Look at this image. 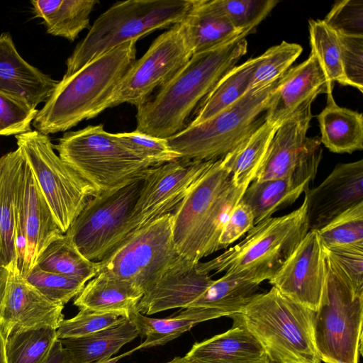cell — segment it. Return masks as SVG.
Wrapping results in <instances>:
<instances>
[{
    "label": "cell",
    "instance_id": "8d00e7d4",
    "mask_svg": "<svg viewBox=\"0 0 363 363\" xmlns=\"http://www.w3.org/2000/svg\"><path fill=\"white\" fill-rule=\"evenodd\" d=\"M311 53L317 59L332 94L334 82L347 86L344 76L337 35L323 20H309Z\"/></svg>",
    "mask_w": 363,
    "mask_h": 363
},
{
    "label": "cell",
    "instance_id": "5b68a950",
    "mask_svg": "<svg viewBox=\"0 0 363 363\" xmlns=\"http://www.w3.org/2000/svg\"><path fill=\"white\" fill-rule=\"evenodd\" d=\"M307 203L292 212L255 225L245 238L218 257L199 262L198 272H245L258 283L270 280L308 232Z\"/></svg>",
    "mask_w": 363,
    "mask_h": 363
},
{
    "label": "cell",
    "instance_id": "484cf974",
    "mask_svg": "<svg viewBox=\"0 0 363 363\" xmlns=\"http://www.w3.org/2000/svg\"><path fill=\"white\" fill-rule=\"evenodd\" d=\"M181 23L193 55L215 48L245 32L253 31L235 28L209 0H194Z\"/></svg>",
    "mask_w": 363,
    "mask_h": 363
},
{
    "label": "cell",
    "instance_id": "4316f807",
    "mask_svg": "<svg viewBox=\"0 0 363 363\" xmlns=\"http://www.w3.org/2000/svg\"><path fill=\"white\" fill-rule=\"evenodd\" d=\"M321 144L335 153H352L363 149V116L351 109L339 106L333 94L317 117Z\"/></svg>",
    "mask_w": 363,
    "mask_h": 363
},
{
    "label": "cell",
    "instance_id": "44dd1931",
    "mask_svg": "<svg viewBox=\"0 0 363 363\" xmlns=\"http://www.w3.org/2000/svg\"><path fill=\"white\" fill-rule=\"evenodd\" d=\"M181 257L143 294L137 311L152 315L177 308H189L212 284L210 274L198 272L196 265Z\"/></svg>",
    "mask_w": 363,
    "mask_h": 363
},
{
    "label": "cell",
    "instance_id": "d590c367",
    "mask_svg": "<svg viewBox=\"0 0 363 363\" xmlns=\"http://www.w3.org/2000/svg\"><path fill=\"white\" fill-rule=\"evenodd\" d=\"M277 128L265 121L223 158L235 184H250L255 179Z\"/></svg>",
    "mask_w": 363,
    "mask_h": 363
},
{
    "label": "cell",
    "instance_id": "5bb4252c",
    "mask_svg": "<svg viewBox=\"0 0 363 363\" xmlns=\"http://www.w3.org/2000/svg\"><path fill=\"white\" fill-rule=\"evenodd\" d=\"M214 162L177 159L148 169L135 206L133 232L172 213Z\"/></svg>",
    "mask_w": 363,
    "mask_h": 363
},
{
    "label": "cell",
    "instance_id": "816d5d0a",
    "mask_svg": "<svg viewBox=\"0 0 363 363\" xmlns=\"http://www.w3.org/2000/svg\"><path fill=\"white\" fill-rule=\"evenodd\" d=\"M45 363H74L70 353L63 347L58 339L54 344Z\"/></svg>",
    "mask_w": 363,
    "mask_h": 363
},
{
    "label": "cell",
    "instance_id": "2e32d148",
    "mask_svg": "<svg viewBox=\"0 0 363 363\" xmlns=\"http://www.w3.org/2000/svg\"><path fill=\"white\" fill-rule=\"evenodd\" d=\"M232 181V174L223 158L216 160L172 213L173 241L181 256L189 260L203 221L216 199Z\"/></svg>",
    "mask_w": 363,
    "mask_h": 363
},
{
    "label": "cell",
    "instance_id": "bcb514c9",
    "mask_svg": "<svg viewBox=\"0 0 363 363\" xmlns=\"http://www.w3.org/2000/svg\"><path fill=\"white\" fill-rule=\"evenodd\" d=\"M347 86L363 91V35L336 33Z\"/></svg>",
    "mask_w": 363,
    "mask_h": 363
},
{
    "label": "cell",
    "instance_id": "ee69618b",
    "mask_svg": "<svg viewBox=\"0 0 363 363\" xmlns=\"http://www.w3.org/2000/svg\"><path fill=\"white\" fill-rule=\"evenodd\" d=\"M116 139L153 167L179 159L171 150L167 139L155 138L135 130L115 134Z\"/></svg>",
    "mask_w": 363,
    "mask_h": 363
},
{
    "label": "cell",
    "instance_id": "60d3db41",
    "mask_svg": "<svg viewBox=\"0 0 363 363\" xmlns=\"http://www.w3.org/2000/svg\"><path fill=\"white\" fill-rule=\"evenodd\" d=\"M238 30H254L279 3L275 0H209Z\"/></svg>",
    "mask_w": 363,
    "mask_h": 363
},
{
    "label": "cell",
    "instance_id": "3957f363",
    "mask_svg": "<svg viewBox=\"0 0 363 363\" xmlns=\"http://www.w3.org/2000/svg\"><path fill=\"white\" fill-rule=\"evenodd\" d=\"M315 315L272 286L230 317L258 341L270 363H320L313 337Z\"/></svg>",
    "mask_w": 363,
    "mask_h": 363
},
{
    "label": "cell",
    "instance_id": "7402d4cb",
    "mask_svg": "<svg viewBox=\"0 0 363 363\" xmlns=\"http://www.w3.org/2000/svg\"><path fill=\"white\" fill-rule=\"evenodd\" d=\"M328 94L327 80L313 54L280 79L266 111V121L279 126L305 102Z\"/></svg>",
    "mask_w": 363,
    "mask_h": 363
},
{
    "label": "cell",
    "instance_id": "8fae6325",
    "mask_svg": "<svg viewBox=\"0 0 363 363\" xmlns=\"http://www.w3.org/2000/svg\"><path fill=\"white\" fill-rule=\"evenodd\" d=\"M181 257L173 241L172 213H168L133 232L99 264L100 271L144 294Z\"/></svg>",
    "mask_w": 363,
    "mask_h": 363
},
{
    "label": "cell",
    "instance_id": "83f0119b",
    "mask_svg": "<svg viewBox=\"0 0 363 363\" xmlns=\"http://www.w3.org/2000/svg\"><path fill=\"white\" fill-rule=\"evenodd\" d=\"M24 155L18 147L0 157V243L10 272L18 271L15 245L16 201Z\"/></svg>",
    "mask_w": 363,
    "mask_h": 363
},
{
    "label": "cell",
    "instance_id": "74e56055",
    "mask_svg": "<svg viewBox=\"0 0 363 363\" xmlns=\"http://www.w3.org/2000/svg\"><path fill=\"white\" fill-rule=\"evenodd\" d=\"M57 340L51 328L13 333L6 339L7 363H45Z\"/></svg>",
    "mask_w": 363,
    "mask_h": 363
},
{
    "label": "cell",
    "instance_id": "681fc988",
    "mask_svg": "<svg viewBox=\"0 0 363 363\" xmlns=\"http://www.w3.org/2000/svg\"><path fill=\"white\" fill-rule=\"evenodd\" d=\"M255 225L254 216L248 206L239 201L233 209L218 240V250L228 247Z\"/></svg>",
    "mask_w": 363,
    "mask_h": 363
},
{
    "label": "cell",
    "instance_id": "836d02e7",
    "mask_svg": "<svg viewBox=\"0 0 363 363\" xmlns=\"http://www.w3.org/2000/svg\"><path fill=\"white\" fill-rule=\"evenodd\" d=\"M249 185H237L232 181L216 199L196 237L189 258L191 262L199 263L203 257L218 250L223 227Z\"/></svg>",
    "mask_w": 363,
    "mask_h": 363
},
{
    "label": "cell",
    "instance_id": "52a82bcc",
    "mask_svg": "<svg viewBox=\"0 0 363 363\" xmlns=\"http://www.w3.org/2000/svg\"><path fill=\"white\" fill-rule=\"evenodd\" d=\"M325 253L326 279L313 322L315 348L324 363H359L363 295L354 292L341 267Z\"/></svg>",
    "mask_w": 363,
    "mask_h": 363
},
{
    "label": "cell",
    "instance_id": "f907efd6",
    "mask_svg": "<svg viewBox=\"0 0 363 363\" xmlns=\"http://www.w3.org/2000/svg\"><path fill=\"white\" fill-rule=\"evenodd\" d=\"M10 270L5 259L1 245L0 243V323L2 316L4 303L8 287Z\"/></svg>",
    "mask_w": 363,
    "mask_h": 363
},
{
    "label": "cell",
    "instance_id": "d6a6232c",
    "mask_svg": "<svg viewBox=\"0 0 363 363\" xmlns=\"http://www.w3.org/2000/svg\"><path fill=\"white\" fill-rule=\"evenodd\" d=\"M259 283L245 272H226L206 289L191 308L222 310L230 316L239 313L258 294Z\"/></svg>",
    "mask_w": 363,
    "mask_h": 363
},
{
    "label": "cell",
    "instance_id": "d6986e66",
    "mask_svg": "<svg viewBox=\"0 0 363 363\" xmlns=\"http://www.w3.org/2000/svg\"><path fill=\"white\" fill-rule=\"evenodd\" d=\"M64 305L56 303L28 283L18 271L11 272L0 330L6 339L19 331L57 330L64 320Z\"/></svg>",
    "mask_w": 363,
    "mask_h": 363
},
{
    "label": "cell",
    "instance_id": "8992f818",
    "mask_svg": "<svg viewBox=\"0 0 363 363\" xmlns=\"http://www.w3.org/2000/svg\"><path fill=\"white\" fill-rule=\"evenodd\" d=\"M281 77L251 89L234 104L201 123L189 124L167 138L179 159L216 161L233 152L266 121L265 113Z\"/></svg>",
    "mask_w": 363,
    "mask_h": 363
},
{
    "label": "cell",
    "instance_id": "b9f144b4",
    "mask_svg": "<svg viewBox=\"0 0 363 363\" xmlns=\"http://www.w3.org/2000/svg\"><path fill=\"white\" fill-rule=\"evenodd\" d=\"M23 277L47 298L62 305L77 296L86 284L77 279L43 271L35 267Z\"/></svg>",
    "mask_w": 363,
    "mask_h": 363
},
{
    "label": "cell",
    "instance_id": "e575fe53",
    "mask_svg": "<svg viewBox=\"0 0 363 363\" xmlns=\"http://www.w3.org/2000/svg\"><path fill=\"white\" fill-rule=\"evenodd\" d=\"M35 267L77 279L84 283L100 271L99 262L85 258L65 234L52 240L38 255Z\"/></svg>",
    "mask_w": 363,
    "mask_h": 363
},
{
    "label": "cell",
    "instance_id": "f1b7e54d",
    "mask_svg": "<svg viewBox=\"0 0 363 363\" xmlns=\"http://www.w3.org/2000/svg\"><path fill=\"white\" fill-rule=\"evenodd\" d=\"M223 316H228V314L211 308H185L177 315L167 318H147L135 311L128 318L136 328L138 335L145 340L133 351L164 345L200 323Z\"/></svg>",
    "mask_w": 363,
    "mask_h": 363
},
{
    "label": "cell",
    "instance_id": "7a4b0ae2",
    "mask_svg": "<svg viewBox=\"0 0 363 363\" xmlns=\"http://www.w3.org/2000/svg\"><path fill=\"white\" fill-rule=\"evenodd\" d=\"M136 41L124 43L59 81L33 125L49 135L67 130L108 108L109 101L136 56Z\"/></svg>",
    "mask_w": 363,
    "mask_h": 363
},
{
    "label": "cell",
    "instance_id": "f35d334b",
    "mask_svg": "<svg viewBox=\"0 0 363 363\" xmlns=\"http://www.w3.org/2000/svg\"><path fill=\"white\" fill-rule=\"evenodd\" d=\"M318 232L325 247H363V202L346 210Z\"/></svg>",
    "mask_w": 363,
    "mask_h": 363
},
{
    "label": "cell",
    "instance_id": "4fadbf2b",
    "mask_svg": "<svg viewBox=\"0 0 363 363\" xmlns=\"http://www.w3.org/2000/svg\"><path fill=\"white\" fill-rule=\"evenodd\" d=\"M15 213L16 266L24 277L45 247L64 234L25 157L18 178Z\"/></svg>",
    "mask_w": 363,
    "mask_h": 363
},
{
    "label": "cell",
    "instance_id": "7bdbcfd3",
    "mask_svg": "<svg viewBox=\"0 0 363 363\" xmlns=\"http://www.w3.org/2000/svg\"><path fill=\"white\" fill-rule=\"evenodd\" d=\"M126 319L116 313L81 308L74 317L62 321L57 329V338H76L89 335L118 325Z\"/></svg>",
    "mask_w": 363,
    "mask_h": 363
},
{
    "label": "cell",
    "instance_id": "cb8c5ba5",
    "mask_svg": "<svg viewBox=\"0 0 363 363\" xmlns=\"http://www.w3.org/2000/svg\"><path fill=\"white\" fill-rule=\"evenodd\" d=\"M191 363H267L258 341L243 327L233 324L225 333L194 343L184 356Z\"/></svg>",
    "mask_w": 363,
    "mask_h": 363
},
{
    "label": "cell",
    "instance_id": "9c48e42d",
    "mask_svg": "<svg viewBox=\"0 0 363 363\" xmlns=\"http://www.w3.org/2000/svg\"><path fill=\"white\" fill-rule=\"evenodd\" d=\"M145 174L96 193L72 221L65 235L85 258L101 262L133 233V212Z\"/></svg>",
    "mask_w": 363,
    "mask_h": 363
},
{
    "label": "cell",
    "instance_id": "e0dca14e",
    "mask_svg": "<svg viewBox=\"0 0 363 363\" xmlns=\"http://www.w3.org/2000/svg\"><path fill=\"white\" fill-rule=\"evenodd\" d=\"M305 102L277 128L254 180L279 179L292 174L317 147L320 137H307L312 119L311 105Z\"/></svg>",
    "mask_w": 363,
    "mask_h": 363
},
{
    "label": "cell",
    "instance_id": "6da1fadb",
    "mask_svg": "<svg viewBox=\"0 0 363 363\" xmlns=\"http://www.w3.org/2000/svg\"><path fill=\"white\" fill-rule=\"evenodd\" d=\"M245 32L215 48L194 54L157 93L137 108L136 130L167 139L182 131L195 108L247 51Z\"/></svg>",
    "mask_w": 363,
    "mask_h": 363
},
{
    "label": "cell",
    "instance_id": "277c9868",
    "mask_svg": "<svg viewBox=\"0 0 363 363\" xmlns=\"http://www.w3.org/2000/svg\"><path fill=\"white\" fill-rule=\"evenodd\" d=\"M194 0L118 1L101 13L67 60L68 77L104 52L157 30L182 23Z\"/></svg>",
    "mask_w": 363,
    "mask_h": 363
},
{
    "label": "cell",
    "instance_id": "f6af8a7d",
    "mask_svg": "<svg viewBox=\"0 0 363 363\" xmlns=\"http://www.w3.org/2000/svg\"><path fill=\"white\" fill-rule=\"evenodd\" d=\"M38 110L24 101L0 91V135H19L31 130Z\"/></svg>",
    "mask_w": 363,
    "mask_h": 363
},
{
    "label": "cell",
    "instance_id": "db71d44e",
    "mask_svg": "<svg viewBox=\"0 0 363 363\" xmlns=\"http://www.w3.org/2000/svg\"><path fill=\"white\" fill-rule=\"evenodd\" d=\"M132 352L133 351H131L130 352ZM130 352H127V353L121 354V355L115 357H111L109 359H106L100 360V361L92 362V363H116L121 357H123L127 354H129Z\"/></svg>",
    "mask_w": 363,
    "mask_h": 363
},
{
    "label": "cell",
    "instance_id": "603a6c76",
    "mask_svg": "<svg viewBox=\"0 0 363 363\" xmlns=\"http://www.w3.org/2000/svg\"><path fill=\"white\" fill-rule=\"evenodd\" d=\"M58 82L19 55L9 33L0 35L1 92L36 108L49 99Z\"/></svg>",
    "mask_w": 363,
    "mask_h": 363
},
{
    "label": "cell",
    "instance_id": "1f68e13d",
    "mask_svg": "<svg viewBox=\"0 0 363 363\" xmlns=\"http://www.w3.org/2000/svg\"><path fill=\"white\" fill-rule=\"evenodd\" d=\"M258 57L250 58L226 72L198 106L190 123H201L239 100L251 89Z\"/></svg>",
    "mask_w": 363,
    "mask_h": 363
},
{
    "label": "cell",
    "instance_id": "ffe728a7",
    "mask_svg": "<svg viewBox=\"0 0 363 363\" xmlns=\"http://www.w3.org/2000/svg\"><path fill=\"white\" fill-rule=\"evenodd\" d=\"M322 152L321 145L317 147L291 175L263 181L253 180L250 184L240 201L251 209L255 225L294 203L309 187L316 175Z\"/></svg>",
    "mask_w": 363,
    "mask_h": 363
},
{
    "label": "cell",
    "instance_id": "30bf717a",
    "mask_svg": "<svg viewBox=\"0 0 363 363\" xmlns=\"http://www.w3.org/2000/svg\"><path fill=\"white\" fill-rule=\"evenodd\" d=\"M15 138L65 234L96 190L57 155L48 135L31 130Z\"/></svg>",
    "mask_w": 363,
    "mask_h": 363
},
{
    "label": "cell",
    "instance_id": "4dcf8cb0",
    "mask_svg": "<svg viewBox=\"0 0 363 363\" xmlns=\"http://www.w3.org/2000/svg\"><path fill=\"white\" fill-rule=\"evenodd\" d=\"M138 336L136 328L127 318L118 325L89 335L59 340L70 353L74 363H92L111 358L124 345Z\"/></svg>",
    "mask_w": 363,
    "mask_h": 363
},
{
    "label": "cell",
    "instance_id": "d4e9b609",
    "mask_svg": "<svg viewBox=\"0 0 363 363\" xmlns=\"http://www.w3.org/2000/svg\"><path fill=\"white\" fill-rule=\"evenodd\" d=\"M143 296V291L133 284L99 271L84 286L74 304L79 309L116 313L128 318L137 311Z\"/></svg>",
    "mask_w": 363,
    "mask_h": 363
},
{
    "label": "cell",
    "instance_id": "11a10c76",
    "mask_svg": "<svg viewBox=\"0 0 363 363\" xmlns=\"http://www.w3.org/2000/svg\"><path fill=\"white\" fill-rule=\"evenodd\" d=\"M165 363H191V362H189V360H187L185 358V357L184 356V357H175L172 360H170L167 362H165ZM267 363H270V362H269Z\"/></svg>",
    "mask_w": 363,
    "mask_h": 363
},
{
    "label": "cell",
    "instance_id": "ab89813d",
    "mask_svg": "<svg viewBox=\"0 0 363 363\" xmlns=\"http://www.w3.org/2000/svg\"><path fill=\"white\" fill-rule=\"evenodd\" d=\"M302 50L300 45L286 41L267 49L258 56L251 89L267 86L281 77Z\"/></svg>",
    "mask_w": 363,
    "mask_h": 363
},
{
    "label": "cell",
    "instance_id": "ba28073f",
    "mask_svg": "<svg viewBox=\"0 0 363 363\" xmlns=\"http://www.w3.org/2000/svg\"><path fill=\"white\" fill-rule=\"evenodd\" d=\"M53 147L96 193L143 177L153 167L119 142L115 134L106 132L102 124L67 132Z\"/></svg>",
    "mask_w": 363,
    "mask_h": 363
},
{
    "label": "cell",
    "instance_id": "7dc6e473",
    "mask_svg": "<svg viewBox=\"0 0 363 363\" xmlns=\"http://www.w3.org/2000/svg\"><path fill=\"white\" fill-rule=\"evenodd\" d=\"M332 30L346 35H363L362 0L336 1L323 20Z\"/></svg>",
    "mask_w": 363,
    "mask_h": 363
},
{
    "label": "cell",
    "instance_id": "ac0fdd59",
    "mask_svg": "<svg viewBox=\"0 0 363 363\" xmlns=\"http://www.w3.org/2000/svg\"><path fill=\"white\" fill-rule=\"evenodd\" d=\"M309 230H318L363 202V160L337 164L317 187L304 191Z\"/></svg>",
    "mask_w": 363,
    "mask_h": 363
},
{
    "label": "cell",
    "instance_id": "f546056e",
    "mask_svg": "<svg viewBox=\"0 0 363 363\" xmlns=\"http://www.w3.org/2000/svg\"><path fill=\"white\" fill-rule=\"evenodd\" d=\"M35 17L43 20L46 32L74 41L89 26L96 0H32Z\"/></svg>",
    "mask_w": 363,
    "mask_h": 363
},
{
    "label": "cell",
    "instance_id": "f5cc1de1",
    "mask_svg": "<svg viewBox=\"0 0 363 363\" xmlns=\"http://www.w3.org/2000/svg\"><path fill=\"white\" fill-rule=\"evenodd\" d=\"M5 347L6 337L0 330V363H7Z\"/></svg>",
    "mask_w": 363,
    "mask_h": 363
},
{
    "label": "cell",
    "instance_id": "7c38bea8",
    "mask_svg": "<svg viewBox=\"0 0 363 363\" xmlns=\"http://www.w3.org/2000/svg\"><path fill=\"white\" fill-rule=\"evenodd\" d=\"M192 55L182 24L171 26L134 61L111 96L108 108L123 103L138 108L156 88L168 82Z\"/></svg>",
    "mask_w": 363,
    "mask_h": 363
},
{
    "label": "cell",
    "instance_id": "9a60e30c",
    "mask_svg": "<svg viewBox=\"0 0 363 363\" xmlns=\"http://www.w3.org/2000/svg\"><path fill=\"white\" fill-rule=\"evenodd\" d=\"M325 279L324 247L318 230H308L269 283L289 299L315 312Z\"/></svg>",
    "mask_w": 363,
    "mask_h": 363
},
{
    "label": "cell",
    "instance_id": "c3c4849f",
    "mask_svg": "<svg viewBox=\"0 0 363 363\" xmlns=\"http://www.w3.org/2000/svg\"><path fill=\"white\" fill-rule=\"evenodd\" d=\"M323 247L345 272L354 292L363 295V247Z\"/></svg>",
    "mask_w": 363,
    "mask_h": 363
}]
</instances>
